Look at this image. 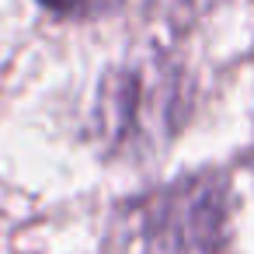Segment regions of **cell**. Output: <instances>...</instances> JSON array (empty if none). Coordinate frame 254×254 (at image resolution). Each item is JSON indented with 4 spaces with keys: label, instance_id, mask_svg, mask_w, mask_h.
<instances>
[{
    "label": "cell",
    "instance_id": "6da1fadb",
    "mask_svg": "<svg viewBox=\"0 0 254 254\" xmlns=\"http://www.w3.org/2000/svg\"><path fill=\"white\" fill-rule=\"evenodd\" d=\"M119 244L126 254H223L226 188L212 178H191L139 198L122 216Z\"/></svg>",
    "mask_w": 254,
    "mask_h": 254
},
{
    "label": "cell",
    "instance_id": "7a4b0ae2",
    "mask_svg": "<svg viewBox=\"0 0 254 254\" xmlns=\"http://www.w3.org/2000/svg\"><path fill=\"white\" fill-rule=\"evenodd\" d=\"M39 4L56 11V14H66V18H91V14H101V11L115 7L119 0H39Z\"/></svg>",
    "mask_w": 254,
    "mask_h": 254
}]
</instances>
